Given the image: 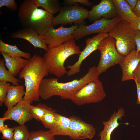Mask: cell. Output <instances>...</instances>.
<instances>
[{"mask_svg":"<svg viewBox=\"0 0 140 140\" xmlns=\"http://www.w3.org/2000/svg\"><path fill=\"white\" fill-rule=\"evenodd\" d=\"M96 67L90 68L87 73L79 79H75L65 83L60 82L56 78H44L39 87L40 97L47 100L52 97L60 96L63 99H70L83 86L99 79Z\"/></svg>","mask_w":140,"mask_h":140,"instance_id":"1","label":"cell"},{"mask_svg":"<svg viewBox=\"0 0 140 140\" xmlns=\"http://www.w3.org/2000/svg\"><path fill=\"white\" fill-rule=\"evenodd\" d=\"M49 73L43 57L34 54L29 60L19 74V79H23L25 87L23 99L31 104L39 102V89L41 81Z\"/></svg>","mask_w":140,"mask_h":140,"instance_id":"2","label":"cell"},{"mask_svg":"<svg viewBox=\"0 0 140 140\" xmlns=\"http://www.w3.org/2000/svg\"><path fill=\"white\" fill-rule=\"evenodd\" d=\"M17 13L23 28L33 29L40 35H43L54 27L52 23L53 15L38 8L33 0H23L19 7Z\"/></svg>","mask_w":140,"mask_h":140,"instance_id":"3","label":"cell"},{"mask_svg":"<svg viewBox=\"0 0 140 140\" xmlns=\"http://www.w3.org/2000/svg\"><path fill=\"white\" fill-rule=\"evenodd\" d=\"M48 47L43 57L49 73L58 78L67 74L64 66L67 59L74 55H79L81 51L74 38L58 46Z\"/></svg>","mask_w":140,"mask_h":140,"instance_id":"4","label":"cell"},{"mask_svg":"<svg viewBox=\"0 0 140 140\" xmlns=\"http://www.w3.org/2000/svg\"><path fill=\"white\" fill-rule=\"evenodd\" d=\"M135 30L130 23L121 20L108 33L109 36L115 39V46L118 52L124 57L135 49Z\"/></svg>","mask_w":140,"mask_h":140,"instance_id":"5","label":"cell"},{"mask_svg":"<svg viewBox=\"0 0 140 140\" xmlns=\"http://www.w3.org/2000/svg\"><path fill=\"white\" fill-rule=\"evenodd\" d=\"M115 42V39L109 36L102 39L99 44L97 50L100 52V58L96 70L99 75L111 67L119 64L124 58L117 51Z\"/></svg>","mask_w":140,"mask_h":140,"instance_id":"6","label":"cell"},{"mask_svg":"<svg viewBox=\"0 0 140 140\" xmlns=\"http://www.w3.org/2000/svg\"><path fill=\"white\" fill-rule=\"evenodd\" d=\"M106 96L102 83L98 79L83 86L71 100L75 105L81 106L100 102Z\"/></svg>","mask_w":140,"mask_h":140,"instance_id":"7","label":"cell"},{"mask_svg":"<svg viewBox=\"0 0 140 140\" xmlns=\"http://www.w3.org/2000/svg\"><path fill=\"white\" fill-rule=\"evenodd\" d=\"M89 15V11L87 9L78 5L62 7L59 13L53 18L52 23L54 26L73 23L74 25L79 26L84 24Z\"/></svg>","mask_w":140,"mask_h":140,"instance_id":"8","label":"cell"},{"mask_svg":"<svg viewBox=\"0 0 140 140\" xmlns=\"http://www.w3.org/2000/svg\"><path fill=\"white\" fill-rule=\"evenodd\" d=\"M121 20V17L117 15L111 19L102 18L88 25L82 24L78 26L73 35L75 40H77L86 36L92 34H108Z\"/></svg>","mask_w":140,"mask_h":140,"instance_id":"9","label":"cell"},{"mask_svg":"<svg viewBox=\"0 0 140 140\" xmlns=\"http://www.w3.org/2000/svg\"><path fill=\"white\" fill-rule=\"evenodd\" d=\"M78 26L74 25L69 27L61 26L57 29L52 27L41 37L48 47H55L74 38L73 34Z\"/></svg>","mask_w":140,"mask_h":140,"instance_id":"10","label":"cell"},{"mask_svg":"<svg viewBox=\"0 0 140 140\" xmlns=\"http://www.w3.org/2000/svg\"><path fill=\"white\" fill-rule=\"evenodd\" d=\"M71 123L68 136L73 140L91 139L95 135V128L92 125L83 121L78 117L72 116L69 117Z\"/></svg>","mask_w":140,"mask_h":140,"instance_id":"11","label":"cell"},{"mask_svg":"<svg viewBox=\"0 0 140 140\" xmlns=\"http://www.w3.org/2000/svg\"><path fill=\"white\" fill-rule=\"evenodd\" d=\"M109 36L108 34H98L85 40L86 46L81 51L78 61L72 65H68L66 68L69 69L67 74L68 76L74 75L80 71V68L83 60L93 52L97 50L99 44L105 37Z\"/></svg>","mask_w":140,"mask_h":140,"instance_id":"12","label":"cell"},{"mask_svg":"<svg viewBox=\"0 0 140 140\" xmlns=\"http://www.w3.org/2000/svg\"><path fill=\"white\" fill-rule=\"evenodd\" d=\"M31 104L23 99L10 110H7L3 117L7 120H13L18 123L19 125L25 124L33 118L30 111Z\"/></svg>","mask_w":140,"mask_h":140,"instance_id":"13","label":"cell"},{"mask_svg":"<svg viewBox=\"0 0 140 140\" xmlns=\"http://www.w3.org/2000/svg\"><path fill=\"white\" fill-rule=\"evenodd\" d=\"M117 15L112 0H102L98 4L92 6L88 18L95 22L102 18L111 19Z\"/></svg>","mask_w":140,"mask_h":140,"instance_id":"14","label":"cell"},{"mask_svg":"<svg viewBox=\"0 0 140 140\" xmlns=\"http://www.w3.org/2000/svg\"><path fill=\"white\" fill-rule=\"evenodd\" d=\"M9 37L25 40L32 45L35 48H41L46 51L48 50V46L41 35L32 29L23 28L11 33Z\"/></svg>","mask_w":140,"mask_h":140,"instance_id":"15","label":"cell"},{"mask_svg":"<svg viewBox=\"0 0 140 140\" xmlns=\"http://www.w3.org/2000/svg\"><path fill=\"white\" fill-rule=\"evenodd\" d=\"M140 62V51L135 49L125 57L119 64L122 71V81L134 80L135 70Z\"/></svg>","mask_w":140,"mask_h":140,"instance_id":"16","label":"cell"},{"mask_svg":"<svg viewBox=\"0 0 140 140\" xmlns=\"http://www.w3.org/2000/svg\"><path fill=\"white\" fill-rule=\"evenodd\" d=\"M125 115L124 109L122 107H120L117 111H114L107 121H103V129L98 135L100 138L99 140H111L113 131L120 124L123 123H119L118 120H121Z\"/></svg>","mask_w":140,"mask_h":140,"instance_id":"17","label":"cell"},{"mask_svg":"<svg viewBox=\"0 0 140 140\" xmlns=\"http://www.w3.org/2000/svg\"><path fill=\"white\" fill-rule=\"evenodd\" d=\"M25 93L23 85H10L8 87L4 104L10 110L22 100Z\"/></svg>","mask_w":140,"mask_h":140,"instance_id":"18","label":"cell"},{"mask_svg":"<svg viewBox=\"0 0 140 140\" xmlns=\"http://www.w3.org/2000/svg\"><path fill=\"white\" fill-rule=\"evenodd\" d=\"M71 120L69 118L56 113L55 122L48 131L51 136H68Z\"/></svg>","mask_w":140,"mask_h":140,"instance_id":"19","label":"cell"},{"mask_svg":"<svg viewBox=\"0 0 140 140\" xmlns=\"http://www.w3.org/2000/svg\"><path fill=\"white\" fill-rule=\"evenodd\" d=\"M5 61V65L9 72L15 77L25 66L28 60L21 57L11 56L2 52H0Z\"/></svg>","mask_w":140,"mask_h":140,"instance_id":"20","label":"cell"},{"mask_svg":"<svg viewBox=\"0 0 140 140\" xmlns=\"http://www.w3.org/2000/svg\"><path fill=\"white\" fill-rule=\"evenodd\" d=\"M117 15L121 19L131 23L137 16L125 0H112Z\"/></svg>","mask_w":140,"mask_h":140,"instance_id":"21","label":"cell"},{"mask_svg":"<svg viewBox=\"0 0 140 140\" xmlns=\"http://www.w3.org/2000/svg\"><path fill=\"white\" fill-rule=\"evenodd\" d=\"M0 52L5 53L12 57H23L27 60L31 58V54L20 50L16 45H12L5 43L0 40Z\"/></svg>","mask_w":140,"mask_h":140,"instance_id":"22","label":"cell"},{"mask_svg":"<svg viewBox=\"0 0 140 140\" xmlns=\"http://www.w3.org/2000/svg\"><path fill=\"white\" fill-rule=\"evenodd\" d=\"M37 7L43 8L45 11L53 15L59 12L61 8L58 0H33Z\"/></svg>","mask_w":140,"mask_h":140,"instance_id":"23","label":"cell"},{"mask_svg":"<svg viewBox=\"0 0 140 140\" xmlns=\"http://www.w3.org/2000/svg\"><path fill=\"white\" fill-rule=\"evenodd\" d=\"M4 58L0 60V81L4 82H10L14 85H19L21 81L14 76L5 67Z\"/></svg>","mask_w":140,"mask_h":140,"instance_id":"24","label":"cell"},{"mask_svg":"<svg viewBox=\"0 0 140 140\" xmlns=\"http://www.w3.org/2000/svg\"><path fill=\"white\" fill-rule=\"evenodd\" d=\"M45 104L39 103L36 106L31 104L30 109L33 118L38 121H41L46 111L50 108Z\"/></svg>","mask_w":140,"mask_h":140,"instance_id":"25","label":"cell"},{"mask_svg":"<svg viewBox=\"0 0 140 140\" xmlns=\"http://www.w3.org/2000/svg\"><path fill=\"white\" fill-rule=\"evenodd\" d=\"M14 129L12 140H28L30 135L28 129L25 124L13 127Z\"/></svg>","mask_w":140,"mask_h":140,"instance_id":"26","label":"cell"},{"mask_svg":"<svg viewBox=\"0 0 140 140\" xmlns=\"http://www.w3.org/2000/svg\"><path fill=\"white\" fill-rule=\"evenodd\" d=\"M56 113L50 107L46 111L40 121L45 128L49 129L52 127L55 120Z\"/></svg>","mask_w":140,"mask_h":140,"instance_id":"27","label":"cell"},{"mask_svg":"<svg viewBox=\"0 0 140 140\" xmlns=\"http://www.w3.org/2000/svg\"><path fill=\"white\" fill-rule=\"evenodd\" d=\"M30 136L28 140H51L54 136L51 135L48 131L40 130L30 132Z\"/></svg>","mask_w":140,"mask_h":140,"instance_id":"28","label":"cell"},{"mask_svg":"<svg viewBox=\"0 0 140 140\" xmlns=\"http://www.w3.org/2000/svg\"><path fill=\"white\" fill-rule=\"evenodd\" d=\"M14 130V129L13 127L9 128L7 125H5L3 128L0 130V132L2 134L1 139L7 140H12Z\"/></svg>","mask_w":140,"mask_h":140,"instance_id":"29","label":"cell"},{"mask_svg":"<svg viewBox=\"0 0 140 140\" xmlns=\"http://www.w3.org/2000/svg\"><path fill=\"white\" fill-rule=\"evenodd\" d=\"M10 84L8 82L0 81V105L2 106L5 99L8 87Z\"/></svg>","mask_w":140,"mask_h":140,"instance_id":"30","label":"cell"},{"mask_svg":"<svg viewBox=\"0 0 140 140\" xmlns=\"http://www.w3.org/2000/svg\"><path fill=\"white\" fill-rule=\"evenodd\" d=\"M4 6L12 11L16 10L17 8L14 0H0V8Z\"/></svg>","mask_w":140,"mask_h":140,"instance_id":"31","label":"cell"},{"mask_svg":"<svg viewBox=\"0 0 140 140\" xmlns=\"http://www.w3.org/2000/svg\"><path fill=\"white\" fill-rule=\"evenodd\" d=\"M63 1L68 6L78 5V3L86 6H90L92 4L88 0H64Z\"/></svg>","mask_w":140,"mask_h":140,"instance_id":"32","label":"cell"},{"mask_svg":"<svg viewBox=\"0 0 140 140\" xmlns=\"http://www.w3.org/2000/svg\"><path fill=\"white\" fill-rule=\"evenodd\" d=\"M134 39L137 46V52L140 51V31L135 30L134 33Z\"/></svg>","mask_w":140,"mask_h":140,"instance_id":"33","label":"cell"},{"mask_svg":"<svg viewBox=\"0 0 140 140\" xmlns=\"http://www.w3.org/2000/svg\"><path fill=\"white\" fill-rule=\"evenodd\" d=\"M131 24L135 30L140 31V17H137L134 19Z\"/></svg>","mask_w":140,"mask_h":140,"instance_id":"34","label":"cell"},{"mask_svg":"<svg viewBox=\"0 0 140 140\" xmlns=\"http://www.w3.org/2000/svg\"><path fill=\"white\" fill-rule=\"evenodd\" d=\"M134 80L136 81L140 85V62L135 70Z\"/></svg>","mask_w":140,"mask_h":140,"instance_id":"35","label":"cell"},{"mask_svg":"<svg viewBox=\"0 0 140 140\" xmlns=\"http://www.w3.org/2000/svg\"><path fill=\"white\" fill-rule=\"evenodd\" d=\"M125 0L132 10L135 7L138 1V0Z\"/></svg>","mask_w":140,"mask_h":140,"instance_id":"36","label":"cell"},{"mask_svg":"<svg viewBox=\"0 0 140 140\" xmlns=\"http://www.w3.org/2000/svg\"><path fill=\"white\" fill-rule=\"evenodd\" d=\"M133 11L137 17H140V0H138L137 4Z\"/></svg>","mask_w":140,"mask_h":140,"instance_id":"37","label":"cell"},{"mask_svg":"<svg viewBox=\"0 0 140 140\" xmlns=\"http://www.w3.org/2000/svg\"><path fill=\"white\" fill-rule=\"evenodd\" d=\"M136 83L137 90V101L136 104H140V85L136 81H135Z\"/></svg>","mask_w":140,"mask_h":140,"instance_id":"38","label":"cell"},{"mask_svg":"<svg viewBox=\"0 0 140 140\" xmlns=\"http://www.w3.org/2000/svg\"><path fill=\"white\" fill-rule=\"evenodd\" d=\"M6 120H7L5 117H3L0 118V130L5 127V125L4 124V122Z\"/></svg>","mask_w":140,"mask_h":140,"instance_id":"39","label":"cell"},{"mask_svg":"<svg viewBox=\"0 0 140 140\" xmlns=\"http://www.w3.org/2000/svg\"><path fill=\"white\" fill-rule=\"evenodd\" d=\"M51 140H56L55 139H52Z\"/></svg>","mask_w":140,"mask_h":140,"instance_id":"40","label":"cell"}]
</instances>
